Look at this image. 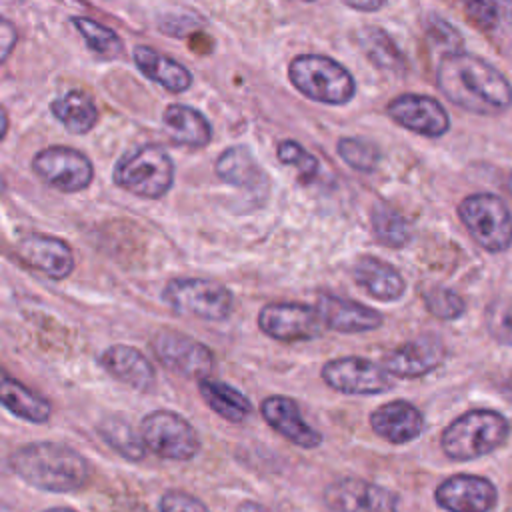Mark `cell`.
Instances as JSON below:
<instances>
[{"label": "cell", "mask_w": 512, "mask_h": 512, "mask_svg": "<svg viewBox=\"0 0 512 512\" xmlns=\"http://www.w3.org/2000/svg\"><path fill=\"white\" fill-rule=\"evenodd\" d=\"M436 86L444 98L470 114L496 116L512 106L510 80L482 56L464 50L440 58Z\"/></svg>", "instance_id": "6da1fadb"}, {"label": "cell", "mask_w": 512, "mask_h": 512, "mask_svg": "<svg viewBox=\"0 0 512 512\" xmlns=\"http://www.w3.org/2000/svg\"><path fill=\"white\" fill-rule=\"evenodd\" d=\"M160 512H210V508L194 494L172 488L166 490L158 500Z\"/></svg>", "instance_id": "f35d334b"}, {"label": "cell", "mask_w": 512, "mask_h": 512, "mask_svg": "<svg viewBox=\"0 0 512 512\" xmlns=\"http://www.w3.org/2000/svg\"><path fill=\"white\" fill-rule=\"evenodd\" d=\"M198 392L206 406L230 424H242L254 410L250 398L224 380L202 378L198 380Z\"/></svg>", "instance_id": "484cf974"}, {"label": "cell", "mask_w": 512, "mask_h": 512, "mask_svg": "<svg viewBox=\"0 0 512 512\" xmlns=\"http://www.w3.org/2000/svg\"><path fill=\"white\" fill-rule=\"evenodd\" d=\"M466 18L480 30H494L498 26L500 10L496 0H458Z\"/></svg>", "instance_id": "74e56055"}, {"label": "cell", "mask_w": 512, "mask_h": 512, "mask_svg": "<svg viewBox=\"0 0 512 512\" xmlns=\"http://www.w3.org/2000/svg\"><path fill=\"white\" fill-rule=\"evenodd\" d=\"M386 114L398 126L426 138H440L450 130V116L446 108L426 94H400L388 102Z\"/></svg>", "instance_id": "5bb4252c"}, {"label": "cell", "mask_w": 512, "mask_h": 512, "mask_svg": "<svg viewBox=\"0 0 512 512\" xmlns=\"http://www.w3.org/2000/svg\"><path fill=\"white\" fill-rule=\"evenodd\" d=\"M0 406L28 424H46L52 418V402L4 368H0Z\"/></svg>", "instance_id": "7402d4cb"}, {"label": "cell", "mask_w": 512, "mask_h": 512, "mask_svg": "<svg viewBox=\"0 0 512 512\" xmlns=\"http://www.w3.org/2000/svg\"><path fill=\"white\" fill-rule=\"evenodd\" d=\"M498 2V10L508 18L512 20V0H496Z\"/></svg>", "instance_id": "7bdbcfd3"}, {"label": "cell", "mask_w": 512, "mask_h": 512, "mask_svg": "<svg viewBox=\"0 0 512 512\" xmlns=\"http://www.w3.org/2000/svg\"><path fill=\"white\" fill-rule=\"evenodd\" d=\"M276 156H278V160L282 164L294 166L302 180H312L318 174V160H316V156H312L302 144H298L294 140H282L278 144Z\"/></svg>", "instance_id": "8d00e7d4"}, {"label": "cell", "mask_w": 512, "mask_h": 512, "mask_svg": "<svg viewBox=\"0 0 512 512\" xmlns=\"http://www.w3.org/2000/svg\"><path fill=\"white\" fill-rule=\"evenodd\" d=\"M316 310L326 328L342 334H356V332H370L382 326L384 318L378 310L364 306L360 302L340 298L334 294L318 296Z\"/></svg>", "instance_id": "d6986e66"}, {"label": "cell", "mask_w": 512, "mask_h": 512, "mask_svg": "<svg viewBox=\"0 0 512 512\" xmlns=\"http://www.w3.org/2000/svg\"><path fill=\"white\" fill-rule=\"evenodd\" d=\"M50 110L56 120H60L64 128L72 134H86L98 122V108L92 96L82 90H70L64 96L56 98L50 104Z\"/></svg>", "instance_id": "f1b7e54d"}, {"label": "cell", "mask_w": 512, "mask_h": 512, "mask_svg": "<svg viewBox=\"0 0 512 512\" xmlns=\"http://www.w3.org/2000/svg\"><path fill=\"white\" fill-rule=\"evenodd\" d=\"M42 512H76L74 508H68V506H54V508H46Z\"/></svg>", "instance_id": "f6af8a7d"}, {"label": "cell", "mask_w": 512, "mask_h": 512, "mask_svg": "<svg viewBox=\"0 0 512 512\" xmlns=\"http://www.w3.org/2000/svg\"><path fill=\"white\" fill-rule=\"evenodd\" d=\"M348 8L358 10V12H378L386 0H342Z\"/></svg>", "instance_id": "60d3db41"}, {"label": "cell", "mask_w": 512, "mask_h": 512, "mask_svg": "<svg viewBox=\"0 0 512 512\" xmlns=\"http://www.w3.org/2000/svg\"><path fill=\"white\" fill-rule=\"evenodd\" d=\"M132 58L138 70L152 82L160 84L164 90L178 94L188 90L192 84V74L184 64L176 62L170 56L160 54L150 46H136Z\"/></svg>", "instance_id": "d4e9b609"}, {"label": "cell", "mask_w": 512, "mask_h": 512, "mask_svg": "<svg viewBox=\"0 0 512 512\" xmlns=\"http://www.w3.org/2000/svg\"><path fill=\"white\" fill-rule=\"evenodd\" d=\"M304 2H312V0H304Z\"/></svg>", "instance_id": "f907efd6"}, {"label": "cell", "mask_w": 512, "mask_h": 512, "mask_svg": "<svg viewBox=\"0 0 512 512\" xmlns=\"http://www.w3.org/2000/svg\"><path fill=\"white\" fill-rule=\"evenodd\" d=\"M16 42H18L16 26H14L8 18L0 16V66H2V64L8 60V56L12 54Z\"/></svg>", "instance_id": "ab89813d"}, {"label": "cell", "mask_w": 512, "mask_h": 512, "mask_svg": "<svg viewBox=\"0 0 512 512\" xmlns=\"http://www.w3.org/2000/svg\"><path fill=\"white\" fill-rule=\"evenodd\" d=\"M0 512H16L14 508H10L8 504H4V502H0Z\"/></svg>", "instance_id": "7dc6e473"}, {"label": "cell", "mask_w": 512, "mask_h": 512, "mask_svg": "<svg viewBox=\"0 0 512 512\" xmlns=\"http://www.w3.org/2000/svg\"><path fill=\"white\" fill-rule=\"evenodd\" d=\"M138 506H140V504H136V506H134V504H130V508H120L118 512H138ZM142 512H148V510H146V508H142Z\"/></svg>", "instance_id": "bcb514c9"}, {"label": "cell", "mask_w": 512, "mask_h": 512, "mask_svg": "<svg viewBox=\"0 0 512 512\" xmlns=\"http://www.w3.org/2000/svg\"><path fill=\"white\" fill-rule=\"evenodd\" d=\"M372 230L378 242L390 248H402L410 242V226L406 218L384 202H378L372 208Z\"/></svg>", "instance_id": "4dcf8cb0"}, {"label": "cell", "mask_w": 512, "mask_h": 512, "mask_svg": "<svg viewBox=\"0 0 512 512\" xmlns=\"http://www.w3.org/2000/svg\"><path fill=\"white\" fill-rule=\"evenodd\" d=\"M162 300L182 316H194L206 322H222L232 314V292L208 278H174L162 290Z\"/></svg>", "instance_id": "52a82bcc"}, {"label": "cell", "mask_w": 512, "mask_h": 512, "mask_svg": "<svg viewBox=\"0 0 512 512\" xmlns=\"http://www.w3.org/2000/svg\"><path fill=\"white\" fill-rule=\"evenodd\" d=\"M236 512H272L270 508H266L264 504L260 502H254V500H244L238 504Z\"/></svg>", "instance_id": "b9f144b4"}, {"label": "cell", "mask_w": 512, "mask_h": 512, "mask_svg": "<svg viewBox=\"0 0 512 512\" xmlns=\"http://www.w3.org/2000/svg\"><path fill=\"white\" fill-rule=\"evenodd\" d=\"M162 126L178 146L204 148L212 140V126L206 116L186 104H168L162 114Z\"/></svg>", "instance_id": "cb8c5ba5"}, {"label": "cell", "mask_w": 512, "mask_h": 512, "mask_svg": "<svg viewBox=\"0 0 512 512\" xmlns=\"http://www.w3.org/2000/svg\"><path fill=\"white\" fill-rule=\"evenodd\" d=\"M322 500L330 512H398V496L362 478H340L330 482Z\"/></svg>", "instance_id": "4fadbf2b"}, {"label": "cell", "mask_w": 512, "mask_h": 512, "mask_svg": "<svg viewBox=\"0 0 512 512\" xmlns=\"http://www.w3.org/2000/svg\"><path fill=\"white\" fill-rule=\"evenodd\" d=\"M260 414L272 430H276L282 438L304 450H312L322 444V434L302 418L296 400L290 396H266L260 402Z\"/></svg>", "instance_id": "ac0fdd59"}, {"label": "cell", "mask_w": 512, "mask_h": 512, "mask_svg": "<svg viewBox=\"0 0 512 512\" xmlns=\"http://www.w3.org/2000/svg\"><path fill=\"white\" fill-rule=\"evenodd\" d=\"M258 328L280 342L312 340L326 328L316 306L302 302H270L258 312Z\"/></svg>", "instance_id": "8fae6325"}, {"label": "cell", "mask_w": 512, "mask_h": 512, "mask_svg": "<svg viewBox=\"0 0 512 512\" xmlns=\"http://www.w3.org/2000/svg\"><path fill=\"white\" fill-rule=\"evenodd\" d=\"M508 190H510V194H512V172H510V176H508Z\"/></svg>", "instance_id": "c3c4849f"}, {"label": "cell", "mask_w": 512, "mask_h": 512, "mask_svg": "<svg viewBox=\"0 0 512 512\" xmlns=\"http://www.w3.org/2000/svg\"><path fill=\"white\" fill-rule=\"evenodd\" d=\"M510 434L506 416L496 410H470L452 420L442 432L440 446L452 460H474L500 448Z\"/></svg>", "instance_id": "3957f363"}, {"label": "cell", "mask_w": 512, "mask_h": 512, "mask_svg": "<svg viewBox=\"0 0 512 512\" xmlns=\"http://www.w3.org/2000/svg\"><path fill=\"white\" fill-rule=\"evenodd\" d=\"M446 360V346L436 334L408 340L382 356V368L400 378H418L436 370Z\"/></svg>", "instance_id": "2e32d148"}, {"label": "cell", "mask_w": 512, "mask_h": 512, "mask_svg": "<svg viewBox=\"0 0 512 512\" xmlns=\"http://www.w3.org/2000/svg\"><path fill=\"white\" fill-rule=\"evenodd\" d=\"M356 42L364 56L380 70L388 72H404L406 58L398 44L392 40L388 32L378 26H364L356 34Z\"/></svg>", "instance_id": "f546056e"}, {"label": "cell", "mask_w": 512, "mask_h": 512, "mask_svg": "<svg viewBox=\"0 0 512 512\" xmlns=\"http://www.w3.org/2000/svg\"><path fill=\"white\" fill-rule=\"evenodd\" d=\"M6 132H8V114H6V110L0 106V142L4 140Z\"/></svg>", "instance_id": "ee69618b"}, {"label": "cell", "mask_w": 512, "mask_h": 512, "mask_svg": "<svg viewBox=\"0 0 512 512\" xmlns=\"http://www.w3.org/2000/svg\"><path fill=\"white\" fill-rule=\"evenodd\" d=\"M100 440L128 462H142L148 454L140 430L122 416H106L96 424Z\"/></svg>", "instance_id": "83f0119b"}, {"label": "cell", "mask_w": 512, "mask_h": 512, "mask_svg": "<svg viewBox=\"0 0 512 512\" xmlns=\"http://www.w3.org/2000/svg\"><path fill=\"white\" fill-rule=\"evenodd\" d=\"M16 256L24 266L52 280H64L74 270L72 248L56 236L28 234L18 240Z\"/></svg>", "instance_id": "e0dca14e"}, {"label": "cell", "mask_w": 512, "mask_h": 512, "mask_svg": "<svg viewBox=\"0 0 512 512\" xmlns=\"http://www.w3.org/2000/svg\"><path fill=\"white\" fill-rule=\"evenodd\" d=\"M8 468L28 486L52 494L78 492L90 478V462L86 456L54 440L20 444L10 452Z\"/></svg>", "instance_id": "7a4b0ae2"}, {"label": "cell", "mask_w": 512, "mask_h": 512, "mask_svg": "<svg viewBox=\"0 0 512 512\" xmlns=\"http://www.w3.org/2000/svg\"><path fill=\"white\" fill-rule=\"evenodd\" d=\"M484 322L490 336L504 344L512 346V300L496 298L484 310Z\"/></svg>", "instance_id": "e575fe53"}, {"label": "cell", "mask_w": 512, "mask_h": 512, "mask_svg": "<svg viewBox=\"0 0 512 512\" xmlns=\"http://www.w3.org/2000/svg\"><path fill=\"white\" fill-rule=\"evenodd\" d=\"M112 178L116 186L140 198H162L174 182V162L158 144H144L118 160Z\"/></svg>", "instance_id": "5b68a950"}, {"label": "cell", "mask_w": 512, "mask_h": 512, "mask_svg": "<svg viewBox=\"0 0 512 512\" xmlns=\"http://www.w3.org/2000/svg\"><path fill=\"white\" fill-rule=\"evenodd\" d=\"M354 282L380 302H396L406 292L404 276L388 262L376 256H362L352 268Z\"/></svg>", "instance_id": "603a6c76"}, {"label": "cell", "mask_w": 512, "mask_h": 512, "mask_svg": "<svg viewBox=\"0 0 512 512\" xmlns=\"http://www.w3.org/2000/svg\"><path fill=\"white\" fill-rule=\"evenodd\" d=\"M288 78L306 98L344 106L356 96V80L338 60L322 54H300L288 64Z\"/></svg>", "instance_id": "277c9868"}, {"label": "cell", "mask_w": 512, "mask_h": 512, "mask_svg": "<svg viewBox=\"0 0 512 512\" xmlns=\"http://www.w3.org/2000/svg\"><path fill=\"white\" fill-rule=\"evenodd\" d=\"M322 380L342 394H382L392 388L388 372L362 356H342L328 360L320 372Z\"/></svg>", "instance_id": "7c38bea8"}, {"label": "cell", "mask_w": 512, "mask_h": 512, "mask_svg": "<svg viewBox=\"0 0 512 512\" xmlns=\"http://www.w3.org/2000/svg\"><path fill=\"white\" fill-rule=\"evenodd\" d=\"M434 498L448 512H492L498 492L484 476L454 474L438 484Z\"/></svg>", "instance_id": "9a60e30c"}, {"label": "cell", "mask_w": 512, "mask_h": 512, "mask_svg": "<svg viewBox=\"0 0 512 512\" xmlns=\"http://www.w3.org/2000/svg\"><path fill=\"white\" fill-rule=\"evenodd\" d=\"M424 304H426V310L438 320H456L466 310L462 296L444 286H434V288L426 290Z\"/></svg>", "instance_id": "836d02e7"}, {"label": "cell", "mask_w": 512, "mask_h": 512, "mask_svg": "<svg viewBox=\"0 0 512 512\" xmlns=\"http://www.w3.org/2000/svg\"><path fill=\"white\" fill-rule=\"evenodd\" d=\"M72 24L82 34L86 46L98 58L114 60L116 56L122 54V40L112 28H108L104 24H98L96 20H90L86 16H74Z\"/></svg>", "instance_id": "1f68e13d"}, {"label": "cell", "mask_w": 512, "mask_h": 512, "mask_svg": "<svg viewBox=\"0 0 512 512\" xmlns=\"http://www.w3.org/2000/svg\"><path fill=\"white\" fill-rule=\"evenodd\" d=\"M102 368L136 392H150L156 384V370L146 354L128 344H112L100 354Z\"/></svg>", "instance_id": "ffe728a7"}, {"label": "cell", "mask_w": 512, "mask_h": 512, "mask_svg": "<svg viewBox=\"0 0 512 512\" xmlns=\"http://www.w3.org/2000/svg\"><path fill=\"white\" fill-rule=\"evenodd\" d=\"M370 426L386 442L406 444L422 434L424 416L414 404L406 400H394L378 406L370 414Z\"/></svg>", "instance_id": "44dd1931"}, {"label": "cell", "mask_w": 512, "mask_h": 512, "mask_svg": "<svg viewBox=\"0 0 512 512\" xmlns=\"http://www.w3.org/2000/svg\"><path fill=\"white\" fill-rule=\"evenodd\" d=\"M150 346L162 366L186 378H208L216 364L214 352L204 342L172 328L158 330Z\"/></svg>", "instance_id": "9c48e42d"}, {"label": "cell", "mask_w": 512, "mask_h": 512, "mask_svg": "<svg viewBox=\"0 0 512 512\" xmlns=\"http://www.w3.org/2000/svg\"><path fill=\"white\" fill-rule=\"evenodd\" d=\"M460 222L486 252H506L512 246V212L492 192L468 194L458 204Z\"/></svg>", "instance_id": "8992f818"}, {"label": "cell", "mask_w": 512, "mask_h": 512, "mask_svg": "<svg viewBox=\"0 0 512 512\" xmlns=\"http://www.w3.org/2000/svg\"><path fill=\"white\" fill-rule=\"evenodd\" d=\"M34 174L60 192H80L94 178L92 162L86 154L70 146H48L32 158Z\"/></svg>", "instance_id": "30bf717a"}, {"label": "cell", "mask_w": 512, "mask_h": 512, "mask_svg": "<svg viewBox=\"0 0 512 512\" xmlns=\"http://www.w3.org/2000/svg\"><path fill=\"white\" fill-rule=\"evenodd\" d=\"M218 178L224 182L244 188L250 192H262L266 184V174L262 172L260 164L252 156L246 146H232L226 148L214 164Z\"/></svg>", "instance_id": "4316f807"}, {"label": "cell", "mask_w": 512, "mask_h": 512, "mask_svg": "<svg viewBox=\"0 0 512 512\" xmlns=\"http://www.w3.org/2000/svg\"><path fill=\"white\" fill-rule=\"evenodd\" d=\"M426 34L430 44L438 46L446 56V54H456L462 52L464 48V38L458 32L456 26H452L448 20H444L438 14H430L428 16V24H426Z\"/></svg>", "instance_id": "d590c367"}, {"label": "cell", "mask_w": 512, "mask_h": 512, "mask_svg": "<svg viewBox=\"0 0 512 512\" xmlns=\"http://www.w3.org/2000/svg\"><path fill=\"white\" fill-rule=\"evenodd\" d=\"M140 436L148 452L170 462H188L200 452V436L182 414L158 408L140 420Z\"/></svg>", "instance_id": "ba28073f"}, {"label": "cell", "mask_w": 512, "mask_h": 512, "mask_svg": "<svg viewBox=\"0 0 512 512\" xmlns=\"http://www.w3.org/2000/svg\"><path fill=\"white\" fill-rule=\"evenodd\" d=\"M2 190H4V180L0 178V192H2Z\"/></svg>", "instance_id": "681fc988"}, {"label": "cell", "mask_w": 512, "mask_h": 512, "mask_svg": "<svg viewBox=\"0 0 512 512\" xmlns=\"http://www.w3.org/2000/svg\"><path fill=\"white\" fill-rule=\"evenodd\" d=\"M338 156L356 172H374L380 164V150L358 136H342L336 142Z\"/></svg>", "instance_id": "d6a6232c"}]
</instances>
